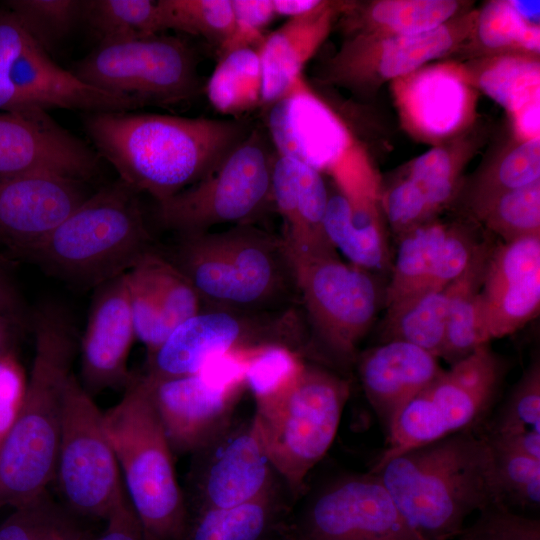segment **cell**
Returning <instances> with one entry per match:
<instances>
[{
	"label": "cell",
	"mask_w": 540,
	"mask_h": 540,
	"mask_svg": "<svg viewBox=\"0 0 540 540\" xmlns=\"http://www.w3.org/2000/svg\"><path fill=\"white\" fill-rule=\"evenodd\" d=\"M87 135L119 179L162 202L214 171L248 135L245 118L156 113H88Z\"/></svg>",
	"instance_id": "6da1fadb"
},
{
	"label": "cell",
	"mask_w": 540,
	"mask_h": 540,
	"mask_svg": "<svg viewBox=\"0 0 540 540\" xmlns=\"http://www.w3.org/2000/svg\"><path fill=\"white\" fill-rule=\"evenodd\" d=\"M35 354L17 416L0 443V508L19 507L53 481L65 393L78 347L68 311L45 302L31 317Z\"/></svg>",
	"instance_id": "7a4b0ae2"
},
{
	"label": "cell",
	"mask_w": 540,
	"mask_h": 540,
	"mask_svg": "<svg viewBox=\"0 0 540 540\" xmlns=\"http://www.w3.org/2000/svg\"><path fill=\"white\" fill-rule=\"evenodd\" d=\"M370 472L422 540H452L469 515L499 504L491 448L474 430L410 449Z\"/></svg>",
	"instance_id": "3957f363"
},
{
	"label": "cell",
	"mask_w": 540,
	"mask_h": 540,
	"mask_svg": "<svg viewBox=\"0 0 540 540\" xmlns=\"http://www.w3.org/2000/svg\"><path fill=\"white\" fill-rule=\"evenodd\" d=\"M157 249L194 287L204 308L279 311L299 299L283 238L254 224L175 234Z\"/></svg>",
	"instance_id": "277c9868"
},
{
	"label": "cell",
	"mask_w": 540,
	"mask_h": 540,
	"mask_svg": "<svg viewBox=\"0 0 540 540\" xmlns=\"http://www.w3.org/2000/svg\"><path fill=\"white\" fill-rule=\"evenodd\" d=\"M155 248L139 194L118 179L88 196L23 259L74 285L96 288Z\"/></svg>",
	"instance_id": "5b68a950"
},
{
	"label": "cell",
	"mask_w": 540,
	"mask_h": 540,
	"mask_svg": "<svg viewBox=\"0 0 540 540\" xmlns=\"http://www.w3.org/2000/svg\"><path fill=\"white\" fill-rule=\"evenodd\" d=\"M103 423L145 539L184 540L188 510L174 453L141 375L103 413Z\"/></svg>",
	"instance_id": "8992f818"
},
{
	"label": "cell",
	"mask_w": 540,
	"mask_h": 540,
	"mask_svg": "<svg viewBox=\"0 0 540 540\" xmlns=\"http://www.w3.org/2000/svg\"><path fill=\"white\" fill-rule=\"evenodd\" d=\"M350 395L349 382L325 367L305 363L293 383L253 416L268 458L292 496L325 456Z\"/></svg>",
	"instance_id": "52a82bcc"
},
{
	"label": "cell",
	"mask_w": 540,
	"mask_h": 540,
	"mask_svg": "<svg viewBox=\"0 0 540 540\" xmlns=\"http://www.w3.org/2000/svg\"><path fill=\"white\" fill-rule=\"evenodd\" d=\"M275 148L263 126L248 135L204 178L157 203L158 224L175 234L218 225L254 224L272 202Z\"/></svg>",
	"instance_id": "ba28073f"
},
{
	"label": "cell",
	"mask_w": 540,
	"mask_h": 540,
	"mask_svg": "<svg viewBox=\"0 0 540 540\" xmlns=\"http://www.w3.org/2000/svg\"><path fill=\"white\" fill-rule=\"evenodd\" d=\"M506 367L504 359L484 344L443 370L398 413L374 466L418 446L474 430L490 414Z\"/></svg>",
	"instance_id": "9c48e42d"
},
{
	"label": "cell",
	"mask_w": 540,
	"mask_h": 540,
	"mask_svg": "<svg viewBox=\"0 0 540 540\" xmlns=\"http://www.w3.org/2000/svg\"><path fill=\"white\" fill-rule=\"evenodd\" d=\"M291 258L311 331L307 352L314 348L334 363L351 364L385 301L377 275L339 255Z\"/></svg>",
	"instance_id": "30bf717a"
},
{
	"label": "cell",
	"mask_w": 540,
	"mask_h": 540,
	"mask_svg": "<svg viewBox=\"0 0 540 540\" xmlns=\"http://www.w3.org/2000/svg\"><path fill=\"white\" fill-rule=\"evenodd\" d=\"M305 323L296 306L265 312L204 308L147 354L143 375L154 380L192 375L213 356L260 345H284L304 355L308 347Z\"/></svg>",
	"instance_id": "8fae6325"
},
{
	"label": "cell",
	"mask_w": 540,
	"mask_h": 540,
	"mask_svg": "<svg viewBox=\"0 0 540 540\" xmlns=\"http://www.w3.org/2000/svg\"><path fill=\"white\" fill-rule=\"evenodd\" d=\"M143 105L91 86L56 64L6 7L0 9V112L132 111Z\"/></svg>",
	"instance_id": "7c38bea8"
},
{
	"label": "cell",
	"mask_w": 540,
	"mask_h": 540,
	"mask_svg": "<svg viewBox=\"0 0 540 540\" xmlns=\"http://www.w3.org/2000/svg\"><path fill=\"white\" fill-rule=\"evenodd\" d=\"M71 72L96 88L126 95L145 105H172L200 89L195 53L178 37L99 44Z\"/></svg>",
	"instance_id": "4fadbf2b"
},
{
	"label": "cell",
	"mask_w": 540,
	"mask_h": 540,
	"mask_svg": "<svg viewBox=\"0 0 540 540\" xmlns=\"http://www.w3.org/2000/svg\"><path fill=\"white\" fill-rule=\"evenodd\" d=\"M119 471L103 413L73 374L53 479L62 504L78 517L106 520L125 493Z\"/></svg>",
	"instance_id": "5bb4252c"
},
{
	"label": "cell",
	"mask_w": 540,
	"mask_h": 540,
	"mask_svg": "<svg viewBox=\"0 0 540 540\" xmlns=\"http://www.w3.org/2000/svg\"><path fill=\"white\" fill-rule=\"evenodd\" d=\"M191 455L184 497L195 513L236 506L279 487L253 417L234 419Z\"/></svg>",
	"instance_id": "9a60e30c"
},
{
	"label": "cell",
	"mask_w": 540,
	"mask_h": 540,
	"mask_svg": "<svg viewBox=\"0 0 540 540\" xmlns=\"http://www.w3.org/2000/svg\"><path fill=\"white\" fill-rule=\"evenodd\" d=\"M301 540H422L372 473L340 476L306 505Z\"/></svg>",
	"instance_id": "2e32d148"
},
{
	"label": "cell",
	"mask_w": 540,
	"mask_h": 540,
	"mask_svg": "<svg viewBox=\"0 0 540 540\" xmlns=\"http://www.w3.org/2000/svg\"><path fill=\"white\" fill-rule=\"evenodd\" d=\"M265 110L264 127L277 154L332 174L357 150L347 125L301 76Z\"/></svg>",
	"instance_id": "e0dca14e"
},
{
	"label": "cell",
	"mask_w": 540,
	"mask_h": 540,
	"mask_svg": "<svg viewBox=\"0 0 540 540\" xmlns=\"http://www.w3.org/2000/svg\"><path fill=\"white\" fill-rule=\"evenodd\" d=\"M98 173L95 151L47 111L0 112V176L48 175L83 182Z\"/></svg>",
	"instance_id": "ac0fdd59"
},
{
	"label": "cell",
	"mask_w": 540,
	"mask_h": 540,
	"mask_svg": "<svg viewBox=\"0 0 540 540\" xmlns=\"http://www.w3.org/2000/svg\"><path fill=\"white\" fill-rule=\"evenodd\" d=\"M540 310V236L492 247L479 292L486 343L515 333Z\"/></svg>",
	"instance_id": "d6986e66"
},
{
	"label": "cell",
	"mask_w": 540,
	"mask_h": 540,
	"mask_svg": "<svg viewBox=\"0 0 540 540\" xmlns=\"http://www.w3.org/2000/svg\"><path fill=\"white\" fill-rule=\"evenodd\" d=\"M144 379L173 453L192 454L235 419L245 387H222L200 374Z\"/></svg>",
	"instance_id": "ffe728a7"
},
{
	"label": "cell",
	"mask_w": 540,
	"mask_h": 540,
	"mask_svg": "<svg viewBox=\"0 0 540 540\" xmlns=\"http://www.w3.org/2000/svg\"><path fill=\"white\" fill-rule=\"evenodd\" d=\"M89 195L83 182L48 175L0 176V246L23 257Z\"/></svg>",
	"instance_id": "44dd1931"
},
{
	"label": "cell",
	"mask_w": 540,
	"mask_h": 540,
	"mask_svg": "<svg viewBox=\"0 0 540 540\" xmlns=\"http://www.w3.org/2000/svg\"><path fill=\"white\" fill-rule=\"evenodd\" d=\"M135 337L125 273L95 288L79 348L87 393L125 390L134 376L127 361Z\"/></svg>",
	"instance_id": "7402d4cb"
},
{
	"label": "cell",
	"mask_w": 540,
	"mask_h": 540,
	"mask_svg": "<svg viewBox=\"0 0 540 540\" xmlns=\"http://www.w3.org/2000/svg\"><path fill=\"white\" fill-rule=\"evenodd\" d=\"M271 190L283 222L281 237L292 256L339 255L324 230L329 189L320 172L276 153Z\"/></svg>",
	"instance_id": "603a6c76"
},
{
	"label": "cell",
	"mask_w": 540,
	"mask_h": 540,
	"mask_svg": "<svg viewBox=\"0 0 540 540\" xmlns=\"http://www.w3.org/2000/svg\"><path fill=\"white\" fill-rule=\"evenodd\" d=\"M438 359L402 341H386L357 357L364 393L386 432L403 407L443 372Z\"/></svg>",
	"instance_id": "cb8c5ba5"
},
{
	"label": "cell",
	"mask_w": 540,
	"mask_h": 540,
	"mask_svg": "<svg viewBox=\"0 0 540 540\" xmlns=\"http://www.w3.org/2000/svg\"><path fill=\"white\" fill-rule=\"evenodd\" d=\"M350 5L323 1L316 9L287 18L281 26L266 34L260 44L262 71V108L285 96L306 63L327 37L338 12Z\"/></svg>",
	"instance_id": "d4e9b609"
},
{
	"label": "cell",
	"mask_w": 540,
	"mask_h": 540,
	"mask_svg": "<svg viewBox=\"0 0 540 540\" xmlns=\"http://www.w3.org/2000/svg\"><path fill=\"white\" fill-rule=\"evenodd\" d=\"M324 230L349 263L375 275L391 272L393 261L377 201L351 199L334 187L329 190Z\"/></svg>",
	"instance_id": "484cf974"
},
{
	"label": "cell",
	"mask_w": 540,
	"mask_h": 540,
	"mask_svg": "<svg viewBox=\"0 0 540 540\" xmlns=\"http://www.w3.org/2000/svg\"><path fill=\"white\" fill-rule=\"evenodd\" d=\"M402 99L410 119L430 135L454 131L467 112L468 95L462 79L444 67L414 75L404 88Z\"/></svg>",
	"instance_id": "4316f807"
},
{
	"label": "cell",
	"mask_w": 540,
	"mask_h": 540,
	"mask_svg": "<svg viewBox=\"0 0 540 540\" xmlns=\"http://www.w3.org/2000/svg\"><path fill=\"white\" fill-rule=\"evenodd\" d=\"M493 246L482 242L464 272L450 284L445 338L440 358L451 365L486 343L480 325L479 292Z\"/></svg>",
	"instance_id": "83f0119b"
},
{
	"label": "cell",
	"mask_w": 540,
	"mask_h": 540,
	"mask_svg": "<svg viewBox=\"0 0 540 540\" xmlns=\"http://www.w3.org/2000/svg\"><path fill=\"white\" fill-rule=\"evenodd\" d=\"M451 225L430 220L399 235L385 304L427 291Z\"/></svg>",
	"instance_id": "f1b7e54d"
},
{
	"label": "cell",
	"mask_w": 540,
	"mask_h": 540,
	"mask_svg": "<svg viewBox=\"0 0 540 540\" xmlns=\"http://www.w3.org/2000/svg\"><path fill=\"white\" fill-rule=\"evenodd\" d=\"M450 300V284L441 290L424 291L389 304L384 318L386 341L418 346L440 358Z\"/></svg>",
	"instance_id": "f546056e"
},
{
	"label": "cell",
	"mask_w": 540,
	"mask_h": 540,
	"mask_svg": "<svg viewBox=\"0 0 540 540\" xmlns=\"http://www.w3.org/2000/svg\"><path fill=\"white\" fill-rule=\"evenodd\" d=\"M259 47H244L219 55L205 86L215 110L241 118L262 105V71Z\"/></svg>",
	"instance_id": "4dcf8cb0"
},
{
	"label": "cell",
	"mask_w": 540,
	"mask_h": 540,
	"mask_svg": "<svg viewBox=\"0 0 540 540\" xmlns=\"http://www.w3.org/2000/svg\"><path fill=\"white\" fill-rule=\"evenodd\" d=\"M281 493L273 491L254 500L195 513L184 540H264L282 508Z\"/></svg>",
	"instance_id": "1f68e13d"
},
{
	"label": "cell",
	"mask_w": 540,
	"mask_h": 540,
	"mask_svg": "<svg viewBox=\"0 0 540 540\" xmlns=\"http://www.w3.org/2000/svg\"><path fill=\"white\" fill-rule=\"evenodd\" d=\"M458 9L451 0L377 1L350 18L349 30L354 35H416L446 24Z\"/></svg>",
	"instance_id": "d6a6232c"
},
{
	"label": "cell",
	"mask_w": 540,
	"mask_h": 540,
	"mask_svg": "<svg viewBox=\"0 0 540 540\" xmlns=\"http://www.w3.org/2000/svg\"><path fill=\"white\" fill-rule=\"evenodd\" d=\"M82 21L110 44L146 38L163 31L157 1L83 0Z\"/></svg>",
	"instance_id": "836d02e7"
},
{
	"label": "cell",
	"mask_w": 540,
	"mask_h": 540,
	"mask_svg": "<svg viewBox=\"0 0 540 540\" xmlns=\"http://www.w3.org/2000/svg\"><path fill=\"white\" fill-rule=\"evenodd\" d=\"M0 524V540H86L92 535L78 516L44 491Z\"/></svg>",
	"instance_id": "e575fe53"
},
{
	"label": "cell",
	"mask_w": 540,
	"mask_h": 540,
	"mask_svg": "<svg viewBox=\"0 0 540 540\" xmlns=\"http://www.w3.org/2000/svg\"><path fill=\"white\" fill-rule=\"evenodd\" d=\"M305 365L304 355L284 345L269 344L248 349L245 388L262 407L281 395Z\"/></svg>",
	"instance_id": "d590c367"
},
{
	"label": "cell",
	"mask_w": 540,
	"mask_h": 540,
	"mask_svg": "<svg viewBox=\"0 0 540 540\" xmlns=\"http://www.w3.org/2000/svg\"><path fill=\"white\" fill-rule=\"evenodd\" d=\"M163 30L200 36L218 49L234 30L231 0H158Z\"/></svg>",
	"instance_id": "8d00e7d4"
},
{
	"label": "cell",
	"mask_w": 540,
	"mask_h": 540,
	"mask_svg": "<svg viewBox=\"0 0 540 540\" xmlns=\"http://www.w3.org/2000/svg\"><path fill=\"white\" fill-rule=\"evenodd\" d=\"M475 211L505 242L540 236V181L502 192Z\"/></svg>",
	"instance_id": "74e56055"
},
{
	"label": "cell",
	"mask_w": 540,
	"mask_h": 540,
	"mask_svg": "<svg viewBox=\"0 0 540 540\" xmlns=\"http://www.w3.org/2000/svg\"><path fill=\"white\" fill-rule=\"evenodd\" d=\"M478 85L490 98L515 114L539 101V63L520 56H504L481 71Z\"/></svg>",
	"instance_id": "f35d334b"
},
{
	"label": "cell",
	"mask_w": 540,
	"mask_h": 540,
	"mask_svg": "<svg viewBox=\"0 0 540 540\" xmlns=\"http://www.w3.org/2000/svg\"><path fill=\"white\" fill-rule=\"evenodd\" d=\"M4 7L50 53L82 21L83 0H8Z\"/></svg>",
	"instance_id": "ab89813d"
},
{
	"label": "cell",
	"mask_w": 540,
	"mask_h": 540,
	"mask_svg": "<svg viewBox=\"0 0 540 540\" xmlns=\"http://www.w3.org/2000/svg\"><path fill=\"white\" fill-rule=\"evenodd\" d=\"M488 444L492 452L493 480L498 503L510 509L539 508L540 461L489 442Z\"/></svg>",
	"instance_id": "60d3db41"
},
{
	"label": "cell",
	"mask_w": 540,
	"mask_h": 540,
	"mask_svg": "<svg viewBox=\"0 0 540 540\" xmlns=\"http://www.w3.org/2000/svg\"><path fill=\"white\" fill-rule=\"evenodd\" d=\"M159 299L170 331L204 309L202 301L186 277L157 247L138 262Z\"/></svg>",
	"instance_id": "b9f144b4"
},
{
	"label": "cell",
	"mask_w": 540,
	"mask_h": 540,
	"mask_svg": "<svg viewBox=\"0 0 540 540\" xmlns=\"http://www.w3.org/2000/svg\"><path fill=\"white\" fill-rule=\"evenodd\" d=\"M540 432V362L533 360L494 414L485 432L495 437L520 432Z\"/></svg>",
	"instance_id": "7bdbcfd3"
},
{
	"label": "cell",
	"mask_w": 540,
	"mask_h": 540,
	"mask_svg": "<svg viewBox=\"0 0 540 540\" xmlns=\"http://www.w3.org/2000/svg\"><path fill=\"white\" fill-rule=\"evenodd\" d=\"M539 137L524 140L511 150L478 184L473 198L474 209L502 192L540 181Z\"/></svg>",
	"instance_id": "ee69618b"
},
{
	"label": "cell",
	"mask_w": 540,
	"mask_h": 540,
	"mask_svg": "<svg viewBox=\"0 0 540 540\" xmlns=\"http://www.w3.org/2000/svg\"><path fill=\"white\" fill-rule=\"evenodd\" d=\"M477 34L481 44L492 50L517 47L539 52V27L525 23L509 1H492L482 8Z\"/></svg>",
	"instance_id": "f6af8a7d"
},
{
	"label": "cell",
	"mask_w": 540,
	"mask_h": 540,
	"mask_svg": "<svg viewBox=\"0 0 540 540\" xmlns=\"http://www.w3.org/2000/svg\"><path fill=\"white\" fill-rule=\"evenodd\" d=\"M126 281L135 336L150 354L171 331L159 299L139 263L126 273Z\"/></svg>",
	"instance_id": "bcb514c9"
},
{
	"label": "cell",
	"mask_w": 540,
	"mask_h": 540,
	"mask_svg": "<svg viewBox=\"0 0 540 540\" xmlns=\"http://www.w3.org/2000/svg\"><path fill=\"white\" fill-rule=\"evenodd\" d=\"M459 540H540V520L512 509L492 504L479 511L472 524L464 528Z\"/></svg>",
	"instance_id": "7dc6e473"
},
{
	"label": "cell",
	"mask_w": 540,
	"mask_h": 540,
	"mask_svg": "<svg viewBox=\"0 0 540 540\" xmlns=\"http://www.w3.org/2000/svg\"><path fill=\"white\" fill-rule=\"evenodd\" d=\"M456 176V165L449 152L436 147L414 160L407 178L419 187L435 214L452 197Z\"/></svg>",
	"instance_id": "c3c4849f"
},
{
	"label": "cell",
	"mask_w": 540,
	"mask_h": 540,
	"mask_svg": "<svg viewBox=\"0 0 540 540\" xmlns=\"http://www.w3.org/2000/svg\"><path fill=\"white\" fill-rule=\"evenodd\" d=\"M383 208L391 228L398 236L432 220L434 215L422 191L409 178L389 188L383 198Z\"/></svg>",
	"instance_id": "681fc988"
},
{
	"label": "cell",
	"mask_w": 540,
	"mask_h": 540,
	"mask_svg": "<svg viewBox=\"0 0 540 540\" xmlns=\"http://www.w3.org/2000/svg\"><path fill=\"white\" fill-rule=\"evenodd\" d=\"M234 30L218 49V55L244 47H259L265 29L276 17L272 0H231Z\"/></svg>",
	"instance_id": "f907efd6"
},
{
	"label": "cell",
	"mask_w": 540,
	"mask_h": 540,
	"mask_svg": "<svg viewBox=\"0 0 540 540\" xmlns=\"http://www.w3.org/2000/svg\"><path fill=\"white\" fill-rule=\"evenodd\" d=\"M26 382L16 354L0 358V443L10 430L20 409Z\"/></svg>",
	"instance_id": "816d5d0a"
},
{
	"label": "cell",
	"mask_w": 540,
	"mask_h": 540,
	"mask_svg": "<svg viewBox=\"0 0 540 540\" xmlns=\"http://www.w3.org/2000/svg\"><path fill=\"white\" fill-rule=\"evenodd\" d=\"M106 521L103 532L91 540H146L126 490Z\"/></svg>",
	"instance_id": "f5cc1de1"
},
{
	"label": "cell",
	"mask_w": 540,
	"mask_h": 540,
	"mask_svg": "<svg viewBox=\"0 0 540 540\" xmlns=\"http://www.w3.org/2000/svg\"><path fill=\"white\" fill-rule=\"evenodd\" d=\"M8 259L0 254V314L28 317L24 301L9 274Z\"/></svg>",
	"instance_id": "db71d44e"
},
{
	"label": "cell",
	"mask_w": 540,
	"mask_h": 540,
	"mask_svg": "<svg viewBox=\"0 0 540 540\" xmlns=\"http://www.w3.org/2000/svg\"><path fill=\"white\" fill-rule=\"evenodd\" d=\"M31 324V318L0 314V358L15 354L21 337Z\"/></svg>",
	"instance_id": "11a10c76"
},
{
	"label": "cell",
	"mask_w": 540,
	"mask_h": 540,
	"mask_svg": "<svg viewBox=\"0 0 540 540\" xmlns=\"http://www.w3.org/2000/svg\"><path fill=\"white\" fill-rule=\"evenodd\" d=\"M513 117L517 131L525 140L539 137V101L528 104Z\"/></svg>",
	"instance_id": "9f6ffc18"
},
{
	"label": "cell",
	"mask_w": 540,
	"mask_h": 540,
	"mask_svg": "<svg viewBox=\"0 0 540 540\" xmlns=\"http://www.w3.org/2000/svg\"><path fill=\"white\" fill-rule=\"evenodd\" d=\"M320 0H272L276 16L296 17L316 9Z\"/></svg>",
	"instance_id": "6f0895ef"
},
{
	"label": "cell",
	"mask_w": 540,
	"mask_h": 540,
	"mask_svg": "<svg viewBox=\"0 0 540 540\" xmlns=\"http://www.w3.org/2000/svg\"><path fill=\"white\" fill-rule=\"evenodd\" d=\"M510 5L517 15L528 25L539 27L540 19V2L539 1H523L510 0Z\"/></svg>",
	"instance_id": "680465c9"
},
{
	"label": "cell",
	"mask_w": 540,
	"mask_h": 540,
	"mask_svg": "<svg viewBox=\"0 0 540 540\" xmlns=\"http://www.w3.org/2000/svg\"><path fill=\"white\" fill-rule=\"evenodd\" d=\"M92 537H93V536H91V537L87 538L86 540H91V538H92Z\"/></svg>",
	"instance_id": "91938a15"
}]
</instances>
